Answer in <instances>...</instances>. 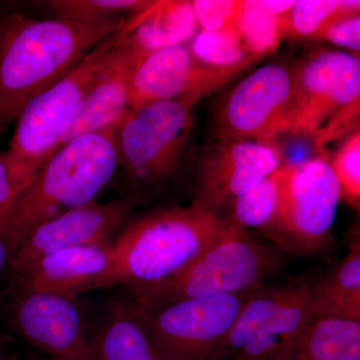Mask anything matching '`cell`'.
<instances>
[{
	"mask_svg": "<svg viewBox=\"0 0 360 360\" xmlns=\"http://www.w3.org/2000/svg\"><path fill=\"white\" fill-rule=\"evenodd\" d=\"M340 188L341 200L357 212L360 208V132L354 130L329 160Z\"/></svg>",
	"mask_w": 360,
	"mask_h": 360,
	"instance_id": "cell-26",
	"label": "cell"
},
{
	"mask_svg": "<svg viewBox=\"0 0 360 360\" xmlns=\"http://www.w3.org/2000/svg\"><path fill=\"white\" fill-rule=\"evenodd\" d=\"M314 314L360 321V238H350L345 257L329 274L311 283Z\"/></svg>",
	"mask_w": 360,
	"mask_h": 360,
	"instance_id": "cell-20",
	"label": "cell"
},
{
	"mask_svg": "<svg viewBox=\"0 0 360 360\" xmlns=\"http://www.w3.org/2000/svg\"><path fill=\"white\" fill-rule=\"evenodd\" d=\"M283 165L276 146L221 139L201 163L194 202L224 217L238 196Z\"/></svg>",
	"mask_w": 360,
	"mask_h": 360,
	"instance_id": "cell-15",
	"label": "cell"
},
{
	"mask_svg": "<svg viewBox=\"0 0 360 360\" xmlns=\"http://www.w3.org/2000/svg\"><path fill=\"white\" fill-rule=\"evenodd\" d=\"M314 315L310 281L262 286L243 304L219 360H293Z\"/></svg>",
	"mask_w": 360,
	"mask_h": 360,
	"instance_id": "cell-7",
	"label": "cell"
},
{
	"mask_svg": "<svg viewBox=\"0 0 360 360\" xmlns=\"http://www.w3.org/2000/svg\"><path fill=\"white\" fill-rule=\"evenodd\" d=\"M142 54L127 37V26L112 60L85 96L61 135L58 148L79 135L117 127L129 115V80Z\"/></svg>",
	"mask_w": 360,
	"mask_h": 360,
	"instance_id": "cell-17",
	"label": "cell"
},
{
	"mask_svg": "<svg viewBox=\"0 0 360 360\" xmlns=\"http://www.w3.org/2000/svg\"><path fill=\"white\" fill-rule=\"evenodd\" d=\"M11 328L51 360H92V331L77 300L11 288Z\"/></svg>",
	"mask_w": 360,
	"mask_h": 360,
	"instance_id": "cell-12",
	"label": "cell"
},
{
	"mask_svg": "<svg viewBox=\"0 0 360 360\" xmlns=\"http://www.w3.org/2000/svg\"><path fill=\"white\" fill-rule=\"evenodd\" d=\"M293 360H360V321L314 314Z\"/></svg>",
	"mask_w": 360,
	"mask_h": 360,
	"instance_id": "cell-21",
	"label": "cell"
},
{
	"mask_svg": "<svg viewBox=\"0 0 360 360\" xmlns=\"http://www.w3.org/2000/svg\"><path fill=\"white\" fill-rule=\"evenodd\" d=\"M193 108L186 101H155L130 110L120 123V168L135 187L162 186L179 172L193 130Z\"/></svg>",
	"mask_w": 360,
	"mask_h": 360,
	"instance_id": "cell-8",
	"label": "cell"
},
{
	"mask_svg": "<svg viewBox=\"0 0 360 360\" xmlns=\"http://www.w3.org/2000/svg\"><path fill=\"white\" fill-rule=\"evenodd\" d=\"M281 264L274 248L227 221L219 238L188 266L161 283L129 288V297L141 307H153L186 298L250 292L262 288Z\"/></svg>",
	"mask_w": 360,
	"mask_h": 360,
	"instance_id": "cell-5",
	"label": "cell"
},
{
	"mask_svg": "<svg viewBox=\"0 0 360 360\" xmlns=\"http://www.w3.org/2000/svg\"><path fill=\"white\" fill-rule=\"evenodd\" d=\"M234 30L245 51L258 60L276 52L284 37L283 23L260 0L238 1Z\"/></svg>",
	"mask_w": 360,
	"mask_h": 360,
	"instance_id": "cell-23",
	"label": "cell"
},
{
	"mask_svg": "<svg viewBox=\"0 0 360 360\" xmlns=\"http://www.w3.org/2000/svg\"><path fill=\"white\" fill-rule=\"evenodd\" d=\"M4 219H0V276L8 269L9 262L14 251H15V245L11 232L7 229Z\"/></svg>",
	"mask_w": 360,
	"mask_h": 360,
	"instance_id": "cell-31",
	"label": "cell"
},
{
	"mask_svg": "<svg viewBox=\"0 0 360 360\" xmlns=\"http://www.w3.org/2000/svg\"><path fill=\"white\" fill-rule=\"evenodd\" d=\"M281 186L279 167L238 196L225 212L224 219L243 231L260 232L276 243Z\"/></svg>",
	"mask_w": 360,
	"mask_h": 360,
	"instance_id": "cell-22",
	"label": "cell"
},
{
	"mask_svg": "<svg viewBox=\"0 0 360 360\" xmlns=\"http://www.w3.org/2000/svg\"><path fill=\"white\" fill-rule=\"evenodd\" d=\"M155 1L141 0H49L41 6L61 20L96 23L129 20Z\"/></svg>",
	"mask_w": 360,
	"mask_h": 360,
	"instance_id": "cell-25",
	"label": "cell"
},
{
	"mask_svg": "<svg viewBox=\"0 0 360 360\" xmlns=\"http://www.w3.org/2000/svg\"><path fill=\"white\" fill-rule=\"evenodd\" d=\"M265 8L272 15L276 16L283 23V32L284 25H285L286 18L290 13L291 9L295 6V1H276V0H262Z\"/></svg>",
	"mask_w": 360,
	"mask_h": 360,
	"instance_id": "cell-32",
	"label": "cell"
},
{
	"mask_svg": "<svg viewBox=\"0 0 360 360\" xmlns=\"http://www.w3.org/2000/svg\"><path fill=\"white\" fill-rule=\"evenodd\" d=\"M255 291L153 307L136 305L161 360H219L239 312Z\"/></svg>",
	"mask_w": 360,
	"mask_h": 360,
	"instance_id": "cell-10",
	"label": "cell"
},
{
	"mask_svg": "<svg viewBox=\"0 0 360 360\" xmlns=\"http://www.w3.org/2000/svg\"><path fill=\"white\" fill-rule=\"evenodd\" d=\"M360 1H340V9L312 39L326 40L347 51H360Z\"/></svg>",
	"mask_w": 360,
	"mask_h": 360,
	"instance_id": "cell-27",
	"label": "cell"
},
{
	"mask_svg": "<svg viewBox=\"0 0 360 360\" xmlns=\"http://www.w3.org/2000/svg\"><path fill=\"white\" fill-rule=\"evenodd\" d=\"M117 127L65 142L16 195L4 219L15 250L35 225L96 201L120 169Z\"/></svg>",
	"mask_w": 360,
	"mask_h": 360,
	"instance_id": "cell-2",
	"label": "cell"
},
{
	"mask_svg": "<svg viewBox=\"0 0 360 360\" xmlns=\"http://www.w3.org/2000/svg\"><path fill=\"white\" fill-rule=\"evenodd\" d=\"M238 77L200 63L184 45L144 54L129 80L130 108L155 101H181L195 105Z\"/></svg>",
	"mask_w": 360,
	"mask_h": 360,
	"instance_id": "cell-14",
	"label": "cell"
},
{
	"mask_svg": "<svg viewBox=\"0 0 360 360\" xmlns=\"http://www.w3.org/2000/svg\"><path fill=\"white\" fill-rule=\"evenodd\" d=\"M340 1H295L284 25V35L311 39L340 9Z\"/></svg>",
	"mask_w": 360,
	"mask_h": 360,
	"instance_id": "cell-28",
	"label": "cell"
},
{
	"mask_svg": "<svg viewBox=\"0 0 360 360\" xmlns=\"http://www.w3.org/2000/svg\"><path fill=\"white\" fill-rule=\"evenodd\" d=\"M18 193L4 153H0V219L6 217Z\"/></svg>",
	"mask_w": 360,
	"mask_h": 360,
	"instance_id": "cell-30",
	"label": "cell"
},
{
	"mask_svg": "<svg viewBox=\"0 0 360 360\" xmlns=\"http://www.w3.org/2000/svg\"><path fill=\"white\" fill-rule=\"evenodd\" d=\"M292 71L286 134L305 135L321 150L355 129L360 112V59L352 52H310Z\"/></svg>",
	"mask_w": 360,
	"mask_h": 360,
	"instance_id": "cell-6",
	"label": "cell"
},
{
	"mask_svg": "<svg viewBox=\"0 0 360 360\" xmlns=\"http://www.w3.org/2000/svg\"><path fill=\"white\" fill-rule=\"evenodd\" d=\"M113 269L112 240L56 251L9 274L14 288L77 300L89 291L110 288Z\"/></svg>",
	"mask_w": 360,
	"mask_h": 360,
	"instance_id": "cell-16",
	"label": "cell"
},
{
	"mask_svg": "<svg viewBox=\"0 0 360 360\" xmlns=\"http://www.w3.org/2000/svg\"><path fill=\"white\" fill-rule=\"evenodd\" d=\"M226 224L224 217L195 202L141 215L113 239L110 288H143L167 281L200 257Z\"/></svg>",
	"mask_w": 360,
	"mask_h": 360,
	"instance_id": "cell-3",
	"label": "cell"
},
{
	"mask_svg": "<svg viewBox=\"0 0 360 360\" xmlns=\"http://www.w3.org/2000/svg\"><path fill=\"white\" fill-rule=\"evenodd\" d=\"M341 200L326 156L281 167L276 245L292 253H316L333 240Z\"/></svg>",
	"mask_w": 360,
	"mask_h": 360,
	"instance_id": "cell-9",
	"label": "cell"
},
{
	"mask_svg": "<svg viewBox=\"0 0 360 360\" xmlns=\"http://www.w3.org/2000/svg\"><path fill=\"white\" fill-rule=\"evenodd\" d=\"M92 331V360H161L139 307L112 298Z\"/></svg>",
	"mask_w": 360,
	"mask_h": 360,
	"instance_id": "cell-18",
	"label": "cell"
},
{
	"mask_svg": "<svg viewBox=\"0 0 360 360\" xmlns=\"http://www.w3.org/2000/svg\"><path fill=\"white\" fill-rule=\"evenodd\" d=\"M189 49L203 65L238 75L258 61L245 51L236 30L201 32Z\"/></svg>",
	"mask_w": 360,
	"mask_h": 360,
	"instance_id": "cell-24",
	"label": "cell"
},
{
	"mask_svg": "<svg viewBox=\"0 0 360 360\" xmlns=\"http://www.w3.org/2000/svg\"><path fill=\"white\" fill-rule=\"evenodd\" d=\"M0 360H7L6 352H4V345H2L1 340H0Z\"/></svg>",
	"mask_w": 360,
	"mask_h": 360,
	"instance_id": "cell-33",
	"label": "cell"
},
{
	"mask_svg": "<svg viewBox=\"0 0 360 360\" xmlns=\"http://www.w3.org/2000/svg\"><path fill=\"white\" fill-rule=\"evenodd\" d=\"M129 20L86 23L0 13V135L26 104L65 77Z\"/></svg>",
	"mask_w": 360,
	"mask_h": 360,
	"instance_id": "cell-1",
	"label": "cell"
},
{
	"mask_svg": "<svg viewBox=\"0 0 360 360\" xmlns=\"http://www.w3.org/2000/svg\"><path fill=\"white\" fill-rule=\"evenodd\" d=\"M191 4L196 23L202 28V32L234 30L238 1L194 0Z\"/></svg>",
	"mask_w": 360,
	"mask_h": 360,
	"instance_id": "cell-29",
	"label": "cell"
},
{
	"mask_svg": "<svg viewBox=\"0 0 360 360\" xmlns=\"http://www.w3.org/2000/svg\"><path fill=\"white\" fill-rule=\"evenodd\" d=\"M124 28L97 44L65 77L26 104L18 115L11 146L4 153L18 194L58 150L68 122L112 60Z\"/></svg>",
	"mask_w": 360,
	"mask_h": 360,
	"instance_id": "cell-4",
	"label": "cell"
},
{
	"mask_svg": "<svg viewBox=\"0 0 360 360\" xmlns=\"http://www.w3.org/2000/svg\"><path fill=\"white\" fill-rule=\"evenodd\" d=\"M139 202V195L78 206L35 225L14 251L8 271L20 269L44 255L70 248L112 241Z\"/></svg>",
	"mask_w": 360,
	"mask_h": 360,
	"instance_id": "cell-13",
	"label": "cell"
},
{
	"mask_svg": "<svg viewBox=\"0 0 360 360\" xmlns=\"http://www.w3.org/2000/svg\"><path fill=\"white\" fill-rule=\"evenodd\" d=\"M293 80L291 68L270 63L243 78L225 97L217 115L220 139L277 146L288 131Z\"/></svg>",
	"mask_w": 360,
	"mask_h": 360,
	"instance_id": "cell-11",
	"label": "cell"
},
{
	"mask_svg": "<svg viewBox=\"0 0 360 360\" xmlns=\"http://www.w3.org/2000/svg\"><path fill=\"white\" fill-rule=\"evenodd\" d=\"M191 1H155L127 25V37L141 54L182 45L198 28Z\"/></svg>",
	"mask_w": 360,
	"mask_h": 360,
	"instance_id": "cell-19",
	"label": "cell"
}]
</instances>
